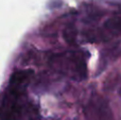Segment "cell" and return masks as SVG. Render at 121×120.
Segmentation results:
<instances>
[{"mask_svg": "<svg viewBox=\"0 0 121 120\" xmlns=\"http://www.w3.org/2000/svg\"><path fill=\"white\" fill-rule=\"evenodd\" d=\"M85 114L90 120H112L108 104L98 96H94L85 107Z\"/></svg>", "mask_w": 121, "mask_h": 120, "instance_id": "obj_1", "label": "cell"}, {"mask_svg": "<svg viewBox=\"0 0 121 120\" xmlns=\"http://www.w3.org/2000/svg\"><path fill=\"white\" fill-rule=\"evenodd\" d=\"M120 96H121V91H120Z\"/></svg>", "mask_w": 121, "mask_h": 120, "instance_id": "obj_2", "label": "cell"}]
</instances>
